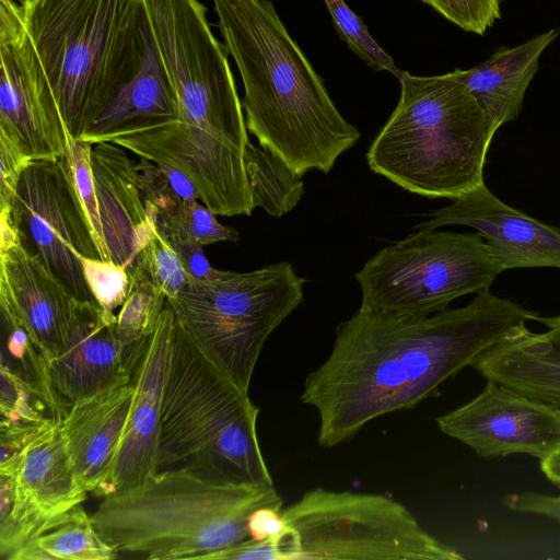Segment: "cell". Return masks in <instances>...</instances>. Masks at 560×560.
<instances>
[{"instance_id": "1", "label": "cell", "mask_w": 560, "mask_h": 560, "mask_svg": "<svg viewBox=\"0 0 560 560\" xmlns=\"http://www.w3.org/2000/svg\"><path fill=\"white\" fill-rule=\"evenodd\" d=\"M538 316L489 290L428 316L359 308L342 322L301 399L319 416L318 443L335 446L383 415L410 409Z\"/></svg>"}, {"instance_id": "2", "label": "cell", "mask_w": 560, "mask_h": 560, "mask_svg": "<svg viewBox=\"0 0 560 560\" xmlns=\"http://www.w3.org/2000/svg\"><path fill=\"white\" fill-rule=\"evenodd\" d=\"M238 69L247 130L296 173H328L360 138L270 0H212Z\"/></svg>"}, {"instance_id": "3", "label": "cell", "mask_w": 560, "mask_h": 560, "mask_svg": "<svg viewBox=\"0 0 560 560\" xmlns=\"http://www.w3.org/2000/svg\"><path fill=\"white\" fill-rule=\"evenodd\" d=\"M24 24L70 136L80 139L139 73L145 0H32Z\"/></svg>"}, {"instance_id": "4", "label": "cell", "mask_w": 560, "mask_h": 560, "mask_svg": "<svg viewBox=\"0 0 560 560\" xmlns=\"http://www.w3.org/2000/svg\"><path fill=\"white\" fill-rule=\"evenodd\" d=\"M264 506L281 510L275 486L223 485L170 470L105 497L91 521L117 559L209 560L249 539V517Z\"/></svg>"}, {"instance_id": "5", "label": "cell", "mask_w": 560, "mask_h": 560, "mask_svg": "<svg viewBox=\"0 0 560 560\" xmlns=\"http://www.w3.org/2000/svg\"><path fill=\"white\" fill-rule=\"evenodd\" d=\"M258 413L248 393L195 347L174 314L158 472L185 471L223 485L273 486L258 441Z\"/></svg>"}, {"instance_id": "6", "label": "cell", "mask_w": 560, "mask_h": 560, "mask_svg": "<svg viewBox=\"0 0 560 560\" xmlns=\"http://www.w3.org/2000/svg\"><path fill=\"white\" fill-rule=\"evenodd\" d=\"M398 104L366 153L370 168L427 198L455 200L483 182L494 132L468 89L448 73L402 71Z\"/></svg>"}, {"instance_id": "7", "label": "cell", "mask_w": 560, "mask_h": 560, "mask_svg": "<svg viewBox=\"0 0 560 560\" xmlns=\"http://www.w3.org/2000/svg\"><path fill=\"white\" fill-rule=\"evenodd\" d=\"M305 279L281 261L248 272L188 277L167 303L195 347L248 393L268 337L303 301Z\"/></svg>"}, {"instance_id": "8", "label": "cell", "mask_w": 560, "mask_h": 560, "mask_svg": "<svg viewBox=\"0 0 560 560\" xmlns=\"http://www.w3.org/2000/svg\"><path fill=\"white\" fill-rule=\"evenodd\" d=\"M284 560H460L400 502L315 488L282 511Z\"/></svg>"}, {"instance_id": "9", "label": "cell", "mask_w": 560, "mask_h": 560, "mask_svg": "<svg viewBox=\"0 0 560 560\" xmlns=\"http://www.w3.org/2000/svg\"><path fill=\"white\" fill-rule=\"evenodd\" d=\"M503 272L478 233L424 230L380 249L355 273L361 308L428 316L490 289Z\"/></svg>"}, {"instance_id": "10", "label": "cell", "mask_w": 560, "mask_h": 560, "mask_svg": "<svg viewBox=\"0 0 560 560\" xmlns=\"http://www.w3.org/2000/svg\"><path fill=\"white\" fill-rule=\"evenodd\" d=\"M151 31L191 133L248 141L245 115L228 51L198 0H145Z\"/></svg>"}, {"instance_id": "11", "label": "cell", "mask_w": 560, "mask_h": 560, "mask_svg": "<svg viewBox=\"0 0 560 560\" xmlns=\"http://www.w3.org/2000/svg\"><path fill=\"white\" fill-rule=\"evenodd\" d=\"M7 214L22 246L37 256L75 300L95 302L81 257L101 256L65 156L30 161Z\"/></svg>"}, {"instance_id": "12", "label": "cell", "mask_w": 560, "mask_h": 560, "mask_svg": "<svg viewBox=\"0 0 560 560\" xmlns=\"http://www.w3.org/2000/svg\"><path fill=\"white\" fill-rule=\"evenodd\" d=\"M0 133L30 160L63 158L69 132L14 0H0Z\"/></svg>"}, {"instance_id": "13", "label": "cell", "mask_w": 560, "mask_h": 560, "mask_svg": "<svg viewBox=\"0 0 560 560\" xmlns=\"http://www.w3.org/2000/svg\"><path fill=\"white\" fill-rule=\"evenodd\" d=\"M60 420L26 448L15 490L10 486L0 489V556L4 560H13L86 498L61 435Z\"/></svg>"}, {"instance_id": "14", "label": "cell", "mask_w": 560, "mask_h": 560, "mask_svg": "<svg viewBox=\"0 0 560 560\" xmlns=\"http://www.w3.org/2000/svg\"><path fill=\"white\" fill-rule=\"evenodd\" d=\"M436 423L481 458L527 454L541 459L560 446V413L492 381L466 405L438 417Z\"/></svg>"}, {"instance_id": "15", "label": "cell", "mask_w": 560, "mask_h": 560, "mask_svg": "<svg viewBox=\"0 0 560 560\" xmlns=\"http://www.w3.org/2000/svg\"><path fill=\"white\" fill-rule=\"evenodd\" d=\"M143 346L136 352L127 350L119 340L114 312L96 302L75 300L65 346L47 363L63 412L74 402L129 377Z\"/></svg>"}, {"instance_id": "16", "label": "cell", "mask_w": 560, "mask_h": 560, "mask_svg": "<svg viewBox=\"0 0 560 560\" xmlns=\"http://www.w3.org/2000/svg\"><path fill=\"white\" fill-rule=\"evenodd\" d=\"M412 229L466 225L485 240L502 270L560 269V231L508 206L482 183L452 205L435 209Z\"/></svg>"}, {"instance_id": "17", "label": "cell", "mask_w": 560, "mask_h": 560, "mask_svg": "<svg viewBox=\"0 0 560 560\" xmlns=\"http://www.w3.org/2000/svg\"><path fill=\"white\" fill-rule=\"evenodd\" d=\"M173 322L174 313L166 303L155 331L131 371L133 396L110 475V494L136 489L158 472L162 397Z\"/></svg>"}, {"instance_id": "18", "label": "cell", "mask_w": 560, "mask_h": 560, "mask_svg": "<svg viewBox=\"0 0 560 560\" xmlns=\"http://www.w3.org/2000/svg\"><path fill=\"white\" fill-rule=\"evenodd\" d=\"M74 301L19 238L0 244V307L20 320L47 363L65 346Z\"/></svg>"}, {"instance_id": "19", "label": "cell", "mask_w": 560, "mask_h": 560, "mask_svg": "<svg viewBox=\"0 0 560 560\" xmlns=\"http://www.w3.org/2000/svg\"><path fill=\"white\" fill-rule=\"evenodd\" d=\"M133 396L131 374L71 405L60 431L77 477L89 493L110 494L109 480Z\"/></svg>"}, {"instance_id": "20", "label": "cell", "mask_w": 560, "mask_h": 560, "mask_svg": "<svg viewBox=\"0 0 560 560\" xmlns=\"http://www.w3.org/2000/svg\"><path fill=\"white\" fill-rule=\"evenodd\" d=\"M125 150L114 142L96 143L91 150V166L110 258L130 277L140 250L155 230L138 186L137 163Z\"/></svg>"}, {"instance_id": "21", "label": "cell", "mask_w": 560, "mask_h": 560, "mask_svg": "<svg viewBox=\"0 0 560 560\" xmlns=\"http://www.w3.org/2000/svg\"><path fill=\"white\" fill-rule=\"evenodd\" d=\"M547 330L528 328L483 354L474 368L487 381L513 389L560 413V316L539 317Z\"/></svg>"}, {"instance_id": "22", "label": "cell", "mask_w": 560, "mask_h": 560, "mask_svg": "<svg viewBox=\"0 0 560 560\" xmlns=\"http://www.w3.org/2000/svg\"><path fill=\"white\" fill-rule=\"evenodd\" d=\"M559 34V28H551L514 47L500 48L470 69L448 72L468 89L494 133L518 117L539 59Z\"/></svg>"}, {"instance_id": "23", "label": "cell", "mask_w": 560, "mask_h": 560, "mask_svg": "<svg viewBox=\"0 0 560 560\" xmlns=\"http://www.w3.org/2000/svg\"><path fill=\"white\" fill-rule=\"evenodd\" d=\"M178 117V101L151 26L142 67L79 140L110 142L117 135Z\"/></svg>"}, {"instance_id": "24", "label": "cell", "mask_w": 560, "mask_h": 560, "mask_svg": "<svg viewBox=\"0 0 560 560\" xmlns=\"http://www.w3.org/2000/svg\"><path fill=\"white\" fill-rule=\"evenodd\" d=\"M116 550L95 529L81 504L40 534L13 560H113Z\"/></svg>"}, {"instance_id": "25", "label": "cell", "mask_w": 560, "mask_h": 560, "mask_svg": "<svg viewBox=\"0 0 560 560\" xmlns=\"http://www.w3.org/2000/svg\"><path fill=\"white\" fill-rule=\"evenodd\" d=\"M244 161L255 208L281 218L296 207L304 194L303 175L250 141Z\"/></svg>"}, {"instance_id": "26", "label": "cell", "mask_w": 560, "mask_h": 560, "mask_svg": "<svg viewBox=\"0 0 560 560\" xmlns=\"http://www.w3.org/2000/svg\"><path fill=\"white\" fill-rule=\"evenodd\" d=\"M1 369L7 370L40 396L56 417L65 412L54 393L47 361L20 320L1 308Z\"/></svg>"}, {"instance_id": "27", "label": "cell", "mask_w": 560, "mask_h": 560, "mask_svg": "<svg viewBox=\"0 0 560 560\" xmlns=\"http://www.w3.org/2000/svg\"><path fill=\"white\" fill-rule=\"evenodd\" d=\"M166 295L147 280L130 284L117 315V334L122 346L138 351L155 331L166 306Z\"/></svg>"}, {"instance_id": "28", "label": "cell", "mask_w": 560, "mask_h": 560, "mask_svg": "<svg viewBox=\"0 0 560 560\" xmlns=\"http://www.w3.org/2000/svg\"><path fill=\"white\" fill-rule=\"evenodd\" d=\"M145 209L155 229L177 231L202 245L240 240L236 229L221 224L198 200L179 199L163 209Z\"/></svg>"}, {"instance_id": "29", "label": "cell", "mask_w": 560, "mask_h": 560, "mask_svg": "<svg viewBox=\"0 0 560 560\" xmlns=\"http://www.w3.org/2000/svg\"><path fill=\"white\" fill-rule=\"evenodd\" d=\"M0 431H33L60 420L48 404L0 368Z\"/></svg>"}, {"instance_id": "30", "label": "cell", "mask_w": 560, "mask_h": 560, "mask_svg": "<svg viewBox=\"0 0 560 560\" xmlns=\"http://www.w3.org/2000/svg\"><path fill=\"white\" fill-rule=\"evenodd\" d=\"M323 1L339 37L349 49L373 70L390 72L398 79L402 71L373 38L364 22L346 4L345 0Z\"/></svg>"}, {"instance_id": "31", "label": "cell", "mask_w": 560, "mask_h": 560, "mask_svg": "<svg viewBox=\"0 0 560 560\" xmlns=\"http://www.w3.org/2000/svg\"><path fill=\"white\" fill-rule=\"evenodd\" d=\"M129 278L130 284L147 280L167 299H172L182 290L188 276L176 253L155 230L152 238L140 250Z\"/></svg>"}, {"instance_id": "32", "label": "cell", "mask_w": 560, "mask_h": 560, "mask_svg": "<svg viewBox=\"0 0 560 560\" xmlns=\"http://www.w3.org/2000/svg\"><path fill=\"white\" fill-rule=\"evenodd\" d=\"M91 150L92 144L73 139L69 133L65 159L79 198L91 223L101 259L112 260L101 223L91 166Z\"/></svg>"}, {"instance_id": "33", "label": "cell", "mask_w": 560, "mask_h": 560, "mask_svg": "<svg viewBox=\"0 0 560 560\" xmlns=\"http://www.w3.org/2000/svg\"><path fill=\"white\" fill-rule=\"evenodd\" d=\"M81 262L95 302L109 312L121 307L130 289L127 269L113 260L100 258L81 257Z\"/></svg>"}, {"instance_id": "34", "label": "cell", "mask_w": 560, "mask_h": 560, "mask_svg": "<svg viewBox=\"0 0 560 560\" xmlns=\"http://www.w3.org/2000/svg\"><path fill=\"white\" fill-rule=\"evenodd\" d=\"M459 28L483 35L501 18V0H421Z\"/></svg>"}, {"instance_id": "35", "label": "cell", "mask_w": 560, "mask_h": 560, "mask_svg": "<svg viewBox=\"0 0 560 560\" xmlns=\"http://www.w3.org/2000/svg\"><path fill=\"white\" fill-rule=\"evenodd\" d=\"M30 161L12 140L0 133V212H10L20 176Z\"/></svg>"}, {"instance_id": "36", "label": "cell", "mask_w": 560, "mask_h": 560, "mask_svg": "<svg viewBox=\"0 0 560 560\" xmlns=\"http://www.w3.org/2000/svg\"><path fill=\"white\" fill-rule=\"evenodd\" d=\"M155 230L176 253L188 277L205 279L215 270L208 262L202 244L174 230Z\"/></svg>"}, {"instance_id": "37", "label": "cell", "mask_w": 560, "mask_h": 560, "mask_svg": "<svg viewBox=\"0 0 560 560\" xmlns=\"http://www.w3.org/2000/svg\"><path fill=\"white\" fill-rule=\"evenodd\" d=\"M280 536L265 540L249 538L213 553L209 560H283Z\"/></svg>"}, {"instance_id": "38", "label": "cell", "mask_w": 560, "mask_h": 560, "mask_svg": "<svg viewBox=\"0 0 560 560\" xmlns=\"http://www.w3.org/2000/svg\"><path fill=\"white\" fill-rule=\"evenodd\" d=\"M285 528L281 510L264 506L255 510L248 521L249 538L265 540L280 536Z\"/></svg>"}, {"instance_id": "39", "label": "cell", "mask_w": 560, "mask_h": 560, "mask_svg": "<svg viewBox=\"0 0 560 560\" xmlns=\"http://www.w3.org/2000/svg\"><path fill=\"white\" fill-rule=\"evenodd\" d=\"M521 506L525 513L549 517L560 525V495L526 491L522 497Z\"/></svg>"}, {"instance_id": "40", "label": "cell", "mask_w": 560, "mask_h": 560, "mask_svg": "<svg viewBox=\"0 0 560 560\" xmlns=\"http://www.w3.org/2000/svg\"><path fill=\"white\" fill-rule=\"evenodd\" d=\"M540 469L552 483L560 487V446L540 459Z\"/></svg>"}, {"instance_id": "41", "label": "cell", "mask_w": 560, "mask_h": 560, "mask_svg": "<svg viewBox=\"0 0 560 560\" xmlns=\"http://www.w3.org/2000/svg\"><path fill=\"white\" fill-rule=\"evenodd\" d=\"M14 1H16L20 5H24L32 0H14Z\"/></svg>"}]
</instances>
